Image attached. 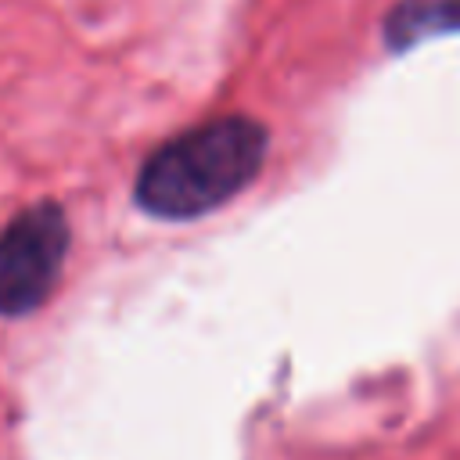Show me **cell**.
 Here are the masks:
<instances>
[{
    "instance_id": "3",
    "label": "cell",
    "mask_w": 460,
    "mask_h": 460,
    "mask_svg": "<svg viewBox=\"0 0 460 460\" xmlns=\"http://www.w3.org/2000/svg\"><path fill=\"white\" fill-rule=\"evenodd\" d=\"M388 50L402 54L435 36L460 32V0H395L381 22Z\"/></svg>"
},
{
    "instance_id": "1",
    "label": "cell",
    "mask_w": 460,
    "mask_h": 460,
    "mask_svg": "<svg viewBox=\"0 0 460 460\" xmlns=\"http://www.w3.org/2000/svg\"><path fill=\"white\" fill-rule=\"evenodd\" d=\"M270 133L248 115H219L165 140L137 172L133 198L158 219H194L241 194L262 169Z\"/></svg>"
},
{
    "instance_id": "2",
    "label": "cell",
    "mask_w": 460,
    "mask_h": 460,
    "mask_svg": "<svg viewBox=\"0 0 460 460\" xmlns=\"http://www.w3.org/2000/svg\"><path fill=\"white\" fill-rule=\"evenodd\" d=\"M68 219L54 201L18 212L0 230V316H25L47 302L68 255Z\"/></svg>"
}]
</instances>
